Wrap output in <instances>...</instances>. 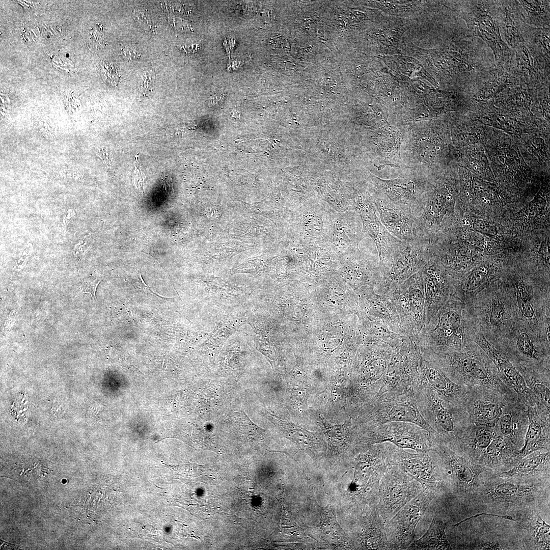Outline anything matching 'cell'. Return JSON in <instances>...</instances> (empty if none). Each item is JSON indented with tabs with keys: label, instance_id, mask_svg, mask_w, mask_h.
I'll return each mask as SVG.
<instances>
[{
	"label": "cell",
	"instance_id": "cell-21",
	"mask_svg": "<svg viewBox=\"0 0 550 550\" xmlns=\"http://www.w3.org/2000/svg\"><path fill=\"white\" fill-rule=\"evenodd\" d=\"M508 401L501 394L485 388L467 387L463 407L470 423L494 426Z\"/></svg>",
	"mask_w": 550,
	"mask_h": 550
},
{
	"label": "cell",
	"instance_id": "cell-33",
	"mask_svg": "<svg viewBox=\"0 0 550 550\" xmlns=\"http://www.w3.org/2000/svg\"><path fill=\"white\" fill-rule=\"evenodd\" d=\"M366 301L374 320L383 323L395 333L404 335L397 310L388 296L372 291Z\"/></svg>",
	"mask_w": 550,
	"mask_h": 550
},
{
	"label": "cell",
	"instance_id": "cell-28",
	"mask_svg": "<svg viewBox=\"0 0 550 550\" xmlns=\"http://www.w3.org/2000/svg\"><path fill=\"white\" fill-rule=\"evenodd\" d=\"M522 376L540 417L550 423V370L514 366Z\"/></svg>",
	"mask_w": 550,
	"mask_h": 550
},
{
	"label": "cell",
	"instance_id": "cell-5",
	"mask_svg": "<svg viewBox=\"0 0 550 550\" xmlns=\"http://www.w3.org/2000/svg\"><path fill=\"white\" fill-rule=\"evenodd\" d=\"M518 449L494 426L470 423L461 434L456 453L484 468L488 472L510 469Z\"/></svg>",
	"mask_w": 550,
	"mask_h": 550
},
{
	"label": "cell",
	"instance_id": "cell-54",
	"mask_svg": "<svg viewBox=\"0 0 550 550\" xmlns=\"http://www.w3.org/2000/svg\"><path fill=\"white\" fill-rule=\"evenodd\" d=\"M471 155H472V156L473 157H474V155H473V154H471Z\"/></svg>",
	"mask_w": 550,
	"mask_h": 550
},
{
	"label": "cell",
	"instance_id": "cell-16",
	"mask_svg": "<svg viewBox=\"0 0 550 550\" xmlns=\"http://www.w3.org/2000/svg\"><path fill=\"white\" fill-rule=\"evenodd\" d=\"M431 256L429 245L414 238L403 241L389 267L375 287L376 292L387 295L413 274L421 270Z\"/></svg>",
	"mask_w": 550,
	"mask_h": 550
},
{
	"label": "cell",
	"instance_id": "cell-32",
	"mask_svg": "<svg viewBox=\"0 0 550 550\" xmlns=\"http://www.w3.org/2000/svg\"><path fill=\"white\" fill-rule=\"evenodd\" d=\"M449 523V520H445L441 515L435 513L426 532L421 537L415 540L407 549H452L446 532Z\"/></svg>",
	"mask_w": 550,
	"mask_h": 550
},
{
	"label": "cell",
	"instance_id": "cell-23",
	"mask_svg": "<svg viewBox=\"0 0 550 550\" xmlns=\"http://www.w3.org/2000/svg\"><path fill=\"white\" fill-rule=\"evenodd\" d=\"M475 342L492 361L501 380L516 394L518 399L527 406L534 405L522 376L509 356L488 341L481 333L477 334Z\"/></svg>",
	"mask_w": 550,
	"mask_h": 550
},
{
	"label": "cell",
	"instance_id": "cell-24",
	"mask_svg": "<svg viewBox=\"0 0 550 550\" xmlns=\"http://www.w3.org/2000/svg\"><path fill=\"white\" fill-rule=\"evenodd\" d=\"M549 451H537L519 459L510 469L493 473L523 482L549 484Z\"/></svg>",
	"mask_w": 550,
	"mask_h": 550
},
{
	"label": "cell",
	"instance_id": "cell-41",
	"mask_svg": "<svg viewBox=\"0 0 550 550\" xmlns=\"http://www.w3.org/2000/svg\"><path fill=\"white\" fill-rule=\"evenodd\" d=\"M32 252V244L30 243H28L19 255L16 262V266L15 267V270L19 271L25 266Z\"/></svg>",
	"mask_w": 550,
	"mask_h": 550
},
{
	"label": "cell",
	"instance_id": "cell-6",
	"mask_svg": "<svg viewBox=\"0 0 550 550\" xmlns=\"http://www.w3.org/2000/svg\"><path fill=\"white\" fill-rule=\"evenodd\" d=\"M413 396L420 414L433 431L431 445L441 444L456 452L459 439L470 423L463 407L447 401L423 386L416 388Z\"/></svg>",
	"mask_w": 550,
	"mask_h": 550
},
{
	"label": "cell",
	"instance_id": "cell-50",
	"mask_svg": "<svg viewBox=\"0 0 550 550\" xmlns=\"http://www.w3.org/2000/svg\"><path fill=\"white\" fill-rule=\"evenodd\" d=\"M507 157H510V154H507Z\"/></svg>",
	"mask_w": 550,
	"mask_h": 550
},
{
	"label": "cell",
	"instance_id": "cell-42",
	"mask_svg": "<svg viewBox=\"0 0 550 550\" xmlns=\"http://www.w3.org/2000/svg\"><path fill=\"white\" fill-rule=\"evenodd\" d=\"M75 211L72 209H70L67 210L66 213L64 215L62 221V225L64 228H66L69 223L71 221L75 215Z\"/></svg>",
	"mask_w": 550,
	"mask_h": 550
},
{
	"label": "cell",
	"instance_id": "cell-4",
	"mask_svg": "<svg viewBox=\"0 0 550 550\" xmlns=\"http://www.w3.org/2000/svg\"><path fill=\"white\" fill-rule=\"evenodd\" d=\"M549 484L523 482L485 472L480 477L472 501L494 512H515L536 507L549 496Z\"/></svg>",
	"mask_w": 550,
	"mask_h": 550
},
{
	"label": "cell",
	"instance_id": "cell-39",
	"mask_svg": "<svg viewBox=\"0 0 550 550\" xmlns=\"http://www.w3.org/2000/svg\"><path fill=\"white\" fill-rule=\"evenodd\" d=\"M129 280L130 282L132 283V284L133 285V286L136 288L140 290L141 291L145 293L150 294L153 295H154L156 296L163 297L161 295H160L159 294H156V293L154 292L150 289V287L148 286V285H146L144 282L140 272H138L135 274H133V276L130 277Z\"/></svg>",
	"mask_w": 550,
	"mask_h": 550
},
{
	"label": "cell",
	"instance_id": "cell-9",
	"mask_svg": "<svg viewBox=\"0 0 550 550\" xmlns=\"http://www.w3.org/2000/svg\"><path fill=\"white\" fill-rule=\"evenodd\" d=\"M421 357V350L417 338L406 336L401 344L393 349L377 396L382 394L413 395L415 389L420 386Z\"/></svg>",
	"mask_w": 550,
	"mask_h": 550
},
{
	"label": "cell",
	"instance_id": "cell-19",
	"mask_svg": "<svg viewBox=\"0 0 550 550\" xmlns=\"http://www.w3.org/2000/svg\"><path fill=\"white\" fill-rule=\"evenodd\" d=\"M357 209L364 230L374 240L378 251L379 268L381 276L389 267L396 254L401 248V241L390 234L381 223L376 213L374 202H358Z\"/></svg>",
	"mask_w": 550,
	"mask_h": 550
},
{
	"label": "cell",
	"instance_id": "cell-49",
	"mask_svg": "<svg viewBox=\"0 0 550 550\" xmlns=\"http://www.w3.org/2000/svg\"><path fill=\"white\" fill-rule=\"evenodd\" d=\"M69 54H66V57H69Z\"/></svg>",
	"mask_w": 550,
	"mask_h": 550
},
{
	"label": "cell",
	"instance_id": "cell-13",
	"mask_svg": "<svg viewBox=\"0 0 550 550\" xmlns=\"http://www.w3.org/2000/svg\"><path fill=\"white\" fill-rule=\"evenodd\" d=\"M368 404L365 417L368 430L389 422H410L427 430L432 440L433 431L420 414L413 395L382 394Z\"/></svg>",
	"mask_w": 550,
	"mask_h": 550
},
{
	"label": "cell",
	"instance_id": "cell-38",
	"mask_svg": "<svg viewBox=\"0 0 550 550\" xmlns=\"http://www.w3.org/2000/svg\"><path fill=\"white\" fill-rule=\"evenodd\" d=\"M473 228L480 233L489 236H495L498 233L497 229L494 225L484 220L475 221L473 223Z\"/></svg>",
	"mask_w": 550,
	"mask_h": 550
},
{
	"label": "cell",
	"instance_id": "cell-45",
	"mask_svg": "<svg viewBox=\"0 0 550 550\" xmlns=\"http://www.w3.org/2000/svg\"><path fill=\"white\" fill-rule=\"evenodd\" d=\"M99 153H100L99 155V158H100V159L104 161V162H105L106 164L109 165V155H108V153L107 152V151L104 149H102L100 150H99Z\"/></svg>",
	"mask_w": 550,
	"mask_h": 550
},
{
	"label": "cell",
	"instance_id": "cell-37",
	"mask_svg": "<svg viewBox=\"0 0 550 550\" xmlns=\"http://www.w3.org/2000/svg\"><path fill=\"white\" fill-rule=\"evenodd\" d=\"M102 279V277L100 276L89 277L85 279L79 287L80 290L83 293L90 294L93 299L96 300V288Z\"/></svg>",
	"mask_w": 550,
	"mask_h": 550
},
{
	"label": "cell",
	"instance_id": "cell-27",
	"mask_svg": "<svg viewBox=\"0 0 550 550\" xmlns=\"http://www.w3.org/2000/svg\"><path fill=\"white\" fill-rule=\"evenodd\" d=\"M528 425L527 406L517 399L507 402L494 427L519 450L524 444Z\"/></svg>",
	"mask_w": 550,
	"mask_h": 550
},
{
	"label": "cell",
	"instance_id": "cell-44",
	"mask_svg": "<svg viewBox=\"0 0 550 550\" xmlns=\"http://www.w3.org/2000/svg\"><path fill=\"white\" fill-rule=\"evenodd\" d=\"M163 183L166 192L169 195L173 193V187L170 179L165 176L163 178Z\"/></svg>",
	"mask_w": 550,
	"mask_h": 550
},
{
	"label": "cell",
	"instance_id": "cell-26",
	"mask_svg": "<svg viewBox=\"0 0 550 550\" xmlns=\"http://www.w3.org/2000/svg\"><path fill=\"white\" fill-rule=\"evenodd\" d=\"M364 516L358 518L354 533L355 545L359 548L389 549L385 531V522L379 512L377 504L369 506Z\"/></svg>",
	"mask_w": 550,
	"mask_h": 550
},
{
	"label": "cell",
	"instance_id": "cell-17",
	"mask_svg": "<svg viewBox=\"0 0 550 550\" xmlns=\"http://www.w3.org/2000/svg\"><path fill=\"white\" fill-rule=\"evenodd\" d=\"M434 501V496L428 490L423 489L386 524L389 549H407L415 540L418 522Z\"/></svg>",
	"mask_w": 550,
	"mask_h": 550
},
{
	"label": "cell",
	"instance_id": "cell-3",
	"mask_svg": "<svg viewBox=\"0 0 550 550\" xmlns=\"http://www.w3.org/2000/svg\"><path fill=\"white\" fill-rule=\"evenodd\" d=\"M466 305L478 332L496 347L518 323L506 283H492Z\"/></svg>",
	"mask_w": 550,
	"mask_h": 550
},
{
	"label": "cell",
	"instance_id": "cell-34",
	"mask_svg": "<svg viewBox=\"0 0 550 550\" xmlns=\"http://www.w3.org/2000/svg\"><path fill=\"white\" fill-rule=\"evenodd\" d=\"M263 416L301 447L310 449L317 443L315 434L294 424L283 420L265 410Z\"/></svg>",
	"mask_w": 550,
	"mask_h": 550
},
{
	"label": "cell",
	"instance_id": "cell-18",
	"mask_svg": "<svg viewBox=\"0 0 550 550\" xmlns=\"http://www.w3.org/2000/svg\"><path fill=\"white\" fill-rule=\"evenodd\" d=\"M360 444L372 445L390 443L401 449L427 452L431 447L428 432L420 426L406 422H392L369 429Z\"/></svg>",
	"mask_w": 550,
	"mask_h": 550
},
{
	"label": "cell",
	"instance_id": "cell-47",
	"mask_svg": "<svg viewBox=\"0 0 550 550\" xmlns=\"http://www.w3.org/2000/svg\"><path fill=\"white\" fill-rule=\"evenodd\" d=\"M505 125L506 126H509V123L508 122H505Z\"/></svg>",
	"mask_w": 550,
	"mask_h": 550
},
{
	"label": "cell",
	"instance_id": "cell-29",
	"mask_svg": "<svg viewBox=\"0 0 550 550\" xmlns=\"http://www.w3.org/2000/svg\"><path fill=\"white\" fill-rule=\"evenodd\" d=\"M527 415L528 425L524 444L516 452V462L537 451H550V423L540 417L534 405L527 406Z\"/></svg>",
	"mask_w": 550,
	"mask_h": 550
},
{
	"label": "cell",
	"instance_id": "cell-48",
	"mask_svg": "<svg viewBox=\"0 0 550 550\" xmlns=\"http://www.w3.org/2000/svg\"><path fill=\"white\" fill-rule=\"evenodd\" d=\"M470 164H471V165L473 166L474 164V162H471Z\"/></svg>",
	"mask_w": 550,
	"mask_h": 550
},
{
	"label": "cell",
	"instance_id": "cell-11",
	"mask_svg": "<svg viewBox=\"0 0 550 550\" xmlns=\"http://www.w3.org/2000/svg\"><path fill=\"white\" fill-rule=\"evenodd\" d=\"M398 177L383 179L373 176L375 194L417 217L421 213L428 177L408 167H403Z\"/></svg>",
	"mask_w": 550,
	"mask_h": 550
},
{
	"label": "cell",
	"instance_id": "cell-10",
	"mask_svg": "<svg viewBox=\"0 0 550 550\" xmlns=\"http://www.w3.org/2000/svg\"><path fill=\"white\" fill-rule=\"evenodd\" d=\"M430 451L440 464L450 489L451 499L461 503L471 501L480 477L488 472L486 470L444 445L432 443Z\"/></svg>",
	"mask_w": 550,
	"mask_h": 550
},
{
	"label": "cell",
	"instance_id": "cell-25",
	"mask_svg": "<svg viewBox=\"0 0 550 550\" xmlns=\"http://www.w3.org/2000/svg\"><path fill=\"white\" fill-rule=\"evenodd\" d=\"M374 194L373 202L376 210L386 229L401 241L411 240L413 238V225L417 217L409 211Z\"/></svg>",
	"mask_w": 550,
	"mask_h": 550
},
{
	"label": "cell",
	"instance_id": "cell-53",
	"mask_svg": "<svg viewBox=\"0 0 550 550\" xmlns=\"http://www.w3.org/2000/svg\"><path fill=\"white\" fill-rule=\"evenodd\" d=\"M475 165L476 166V167H477V166H478V164H477V163H475Z\"/></svg>",
	"mask_w": 550,
	"mask_h": 550
},
{
	"label": "cell",
	"instance_id": "cell-12",
	"mask_svg": "<svg viewBox=\"0 0 550 550\" xmlns=\"http://www.w3.org/2000/svg\"><path fill=\"white\" fill-rule=\"evenodd\" d=\"M387 296L397 310L404 335L417 337L426 324V302L421 270Z\"/></svg>",
	"mask_w": 550,
	"mask_h": 550
},
{
	"label": "cell",
	"instance_id": "cell-2",
	"mask_svg": "<svg viewBox=\"0 0 550 550\" xmlns=\"http://www.w3.org/2000/svg\"><path fill=\"white\" fill-rule=\"evenodd\" d=\"M454 382L465 387H482L498 393L509 400L516 394L501 380L497 369L476 343L462 350L434 353L426 351Z\"/></svg>",
	"mask_w": 550,
	"mask_h": 550
},
{
	"label": "cell",
	"instance_id": "cell-35",
	"mask_svg": "<svg viewBox=\"0 0 550 550\" xmlns=\"http://www.w3.org/2000/svg\"><path fill=\"white\" fill-rule=\"evenodd\" d=\"M304 226L308 233L313 236L319 235L323 228L322 219L314 215H310L304 221Z\"/></svg>",
	"mask_w": 550,
	"mask_h": 550
},
{
	"label": "cell",
	"instance_id": "cell-20",
	"mask_svg": "<svg viewBox=\"0 0 550 550\" xmlns=\"http://www.w3.org/2000/svg\"><path fill=\"white\" fill-rule=\"evenodd\" d=\"M426 302V324L453 296V280L438 259L431 255L421 269Z\"/></svg>",
	"mask_w": 550,
	"mask_h": 550
},
{
	"label": "cell",
	"instance_id": "cell-36",
	"mask_svg": "<svg viewBox=\"0 0 550 550\" xmlns=\"http://www.w3.org/2000/svg\"><path fill=\"white\" fill-rule=\"evenodd\" d=\"M94 241L95 237L93 234L85 235L75 245L72 250V253L76 257L84 254L92 246Z\"/></svg>",
	"mask_w": 550,
	"mask_h": 550
},
{
	"label": "cell",
	"instance_id": "cell-52",
	"mask_svg": "<svg viewBox=\"0 0 550 550\" xmlns=\"http://www.w3.org/2000/svg\"><path fill=\"white\" fill-rule=\"evenodd\" d=\"M474 169L475 170H476V169H477V167L475 166V167L474 168Z\"/></svg>",
	"mask_w": 550,
	"mask_h": 550
},
{
	"label": "cell",
	"instance_id": "cell-8",
	"mask_svg": "<svg viewBox=\"0 0 550 550\" xmlns=\"http://www.w3.org/2000/svg\"><path fill=\"white\" fill-rule=\"evenodd\" d=\"M510 277L509 282L506 283L513 299L518 323L531 329L541 339L544 329L550 326L549 285L526 281L521 276L515 274Z\"/></svg>",
	"mask_w": 550,
	"mask_h": 550
},
{
	"label": "cell",
	"instance_id": "cell-51",
	"mask_svg": "<svg viewBox=\"0 0 550 550\" xmlns=\"http://www.w3.org/2000/svg\"><path fill=\"white\" fill-rule=\"evenodd\" d=\"M510 157H513V154L510 155Z\"/></svg>",
	"mask_w": 550,
	"mask_h": 550
},
{
	"label": "cell",
	"instance_id": "cell-1",
	"mask_svg": "<svg viewBox=\"0 0 550 550\" xmlns=\"http://www.w3.org/2000/svg\"><path fill=\"white\" fill-rule=\"evenodd\" d=\"M479 333L468 306L452 296L425 324L417 339L421 350L439 353L464 349Z\"/></svg>",
	"mask_w": 550,
	"mask_h": 550
},
{
	"label": "cell",
	"instance_id": "cell-40",
	"mask_svg": "<svg viewBox=\"0 0 550 550\" xmlns=\"http://www.w3.org/2000/svg\"><path fill=\"white\" fill-rule=\"evenodd\" d=\"M138 166L137 163L132 174V181L136 189L139 191L144 192L146 188V176Z\"/></svg>",
	"mask_w": 550,
	"mask_h": 550
},
{
	"label": "cell",
	"instance_id": "cell-14",
	"mask_svg": "<svg viewBox=\"0 0 550 550\" xmlns=\"http://www.w3.org/2000/svg\"><path fill=\"white\" fill-rule=\"evenodd\" d=\"M423 489L421 484L395 464L381 478L377 507L385 524Z\"/></svg>",
	"mask_w": 550,
	"mask_h": 550
},
{
	"label": "cell",
	"instance_id": "cell-30",
	"mask_svg": "<svg viewBox=\"0 0 550 550\" xmlns=\"http://www.w3.org/2000/svg\"><path fill=\"white\" fill-rule=\"evenodd\" d=\"M497 270L496 267L484 264L465 273L457 280H453V296L463 303L468 304L481 291L492 282Z\"/></svg>",
	"mask_w": 550,
	"mask_h": 550
},
{
	"label": "cell",
	"instance_id": "cell-46",
	"mask_svg": "<svg viewBox=\"0 0 550 550\" xmlns=\"http://www.w3.org/2000/svg\"><path fill=\"white\" fill-rule=\"evenodd\" d=\"M499 159H500V161L501 162H502L503 163L504 162L505 159H504V157H503L502 156H499Z\"/></svg>",
	"mask_w": 550,
	"mask_h": 550
},
{
	"label": "cell",
	"instance_id": "cell-43",
	"mask_svg": "<svg viewBox=\"0 0 550 550\" xmlns=\"http://www.w3.org/2000/svg\"><path fill=\"white\" fill-rule=\"evenodd\" d=\"M122 54L125 58L131 60L134 58L138 57L139 54L135 50L125 46L122 49Z\"/></svg>",
	"mask_w": 550,
	"mask_h": 550
},
{
	"label": "cell",
	"instance_id": "cell-31",
	"mask_svg": "<svg viewBox=\"0 0 550 550\" xmlns=\"http://www.w3.org/2000/svg\"><path fill=\"white\" fill-rule=\"evenodd\" d=\"M529 511L524 520L517 523L526 531L521 540L523 547L528 549H549V525L542 518L536 507L529 508Z\"/></svg>",
	"mask_w": 550,
	"mask_h": 550
},
{
	"label": "cell",
	"instance_id": "cell-7",
	"mask_svg": "<svg viewBox=\"0 0 550 550\" xmlns=\"http://www.w3.org/2000/svg\"><path fill=\"white\" fill-rule=\"evenodd\" d=\"M387 458L389 464L398 465L434 496V507L451 499L444 473L432 451L410 453L388 443Z\"/></svg>",
	"mask_w": 550,
	"mask_h": 550
},
{
	"label": "cell",
	"instance_id": "cell-15",
	"mask_svg": "<svg viewBox=\"0 0 550 550\" xmlns=\"http://www.w3.org/2000/svg\"><path fill=\"white\" fill-rule=\"evenodd\" d=\"M497 348L505 352L514 366L550 370V346L539 335L519 323Z\"/></svg>",
	"mask_w": 550,
	"mask_h": 550
},
{
	"label": "cell",
	"instance_id": "cell-22",
	"mask_svg": "<svg viewBox=\"0 0 550 550\" xmlns=\"http://www.w3.org/2000/svg\"><path fill=\"white\" fill-rule=\"evenodd\" d=\"M419 373L420 386L431 389L453 404L463 406L467 387L453 381L436 361L422 350Z\"/></svg>",
	"mask_w": 550,
	"mask_h": 550
}]
</instances>
